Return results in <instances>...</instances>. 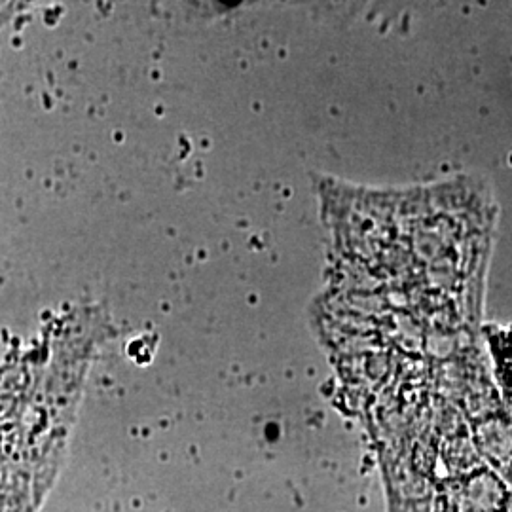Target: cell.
Here are the masks:
<instances>
[{
  "instance_id": "cell-1",
  "label": "cell",
  "mask_w": 512,
  "mask_h": 512,
  "mask_svg": "<svg viewBox=\"0 0 512 512\" xmlns=\"http://www.w3.org/2000/svg\"><path fill=\"white\" fill-rule=\"evenodd\" d=\"M492 349L499 382L503 385V395L512 410V330L497 332L492 338Z\"/></svg>"
}]
</instances>
